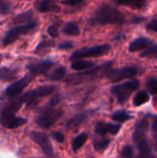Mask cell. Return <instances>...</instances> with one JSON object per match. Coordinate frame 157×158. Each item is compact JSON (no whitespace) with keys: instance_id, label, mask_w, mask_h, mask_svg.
Segmentation results:
<instances>
[{"instance_id":"6da1fadb","label":"cell","mask_w":157,"mask_h":158,"mask_svg":"<svg viewBox=\"0 0 157 158\" xmlns=\"http://www.w3.org/2000/svg\"><path fill=\"white\" fill-rule=\"evenodd\" d=\"M125 22V15L116 7L107 4L101 5L89 19V24L91 26L123 24Z\"/></svg>"},{"instance_id":"7a4b0ae2","label":"cell","mask_w":157,"mask_h":158,"mask_svg":"<svg viewBox=\"0 0 157 158\" xmlns=\"http://www.w3.org/2000/svg\"><path fill=\"white\" fill-rule=\"evenodd\" d=\"M112 65H113V62L108 61L103 65L97 66L94 69H89L87 71H84L81 73L69 74L65 79V82L69 85H79V84L86 82V81L96 80L97 78L105 76V72L112 67Z\"/></svg>"},{"instance_id":"3957f363","label":"cell","mask_w":157,"mask_h":158,"mask_svg":"<svg viewBox=\"0 0 157 158\" xmlns=\"http://www.w3.org/2000/svg\"><path fill=\"white\" fill-rule=\"evenodd\" d=\"M139 87L140 81L138 80H132L114 85L111 88V93L116 96L117 101L119 105H124L128 102L132 93L136 91Z\"/></svg>"},{"instance_id":"277c9868","label":"cell","mask_w":157,"mask_h":158,"mask_svg":"<svg viewBox=\"0 0 157 158\" xmlns=\"http://www.w3.org/2000/svg\"><path fill=\"white\" fill-rule=\"evenodd\" d=\"M62 115L63 111L61 109L46 105L40 110V115L35 118V123L43 129H49L62 117Z\"/></svg>"},{"instance_id":"5b68a950","label":"cell","mask_w":157,"mask_h":158,"mask_svg":"<svg viewBox=\"0 0 157 158\" xmlns=\"http://www.w3.org/2000/svg\"><path fill=\"white\" fill-rule=\"evenodd\" d=\"M140 73V69L135 66L123 67L119 69H109L105 76L113 83L119 82L123 80L132 79Z\"/></svg>"},{"instance_id":"8992f818","label":"cell","mask_w":157,"mask_h":158,"mask_svg":"<svg viewBox=\"0 0 157 158\" xmlns=\"http://www.w3.org/2000/svg\"><path fill=\"white\" fill-rule=\"evenodd\" d=\"M111 49V46L109 44H100V45H94L93 47L88 48H82L80 50L75 51L69 57L70 61H73L75 59L80 58H85V57H97L106 55Z\"/></svg>"},{"instance_id":"52a82bcc","label":"cell","mask_w":157,"mask_h":158,"mask_svg":"<svg viewBox=\"0 0 157 158\" xmlns=\"http://www.w3.org/2000/svg\"><path fill=\"white\" fill-rule=\"evenodd\" d=\"M55 86L53 85H48V86H39L33 90L28 91L26 93H24L23 94L19 95L21 97V99L23 100L24 104L27 105L28 107L32 106L36 101L41 98V97H44L47 96L49 94H51L54 91H55Z\"/></svg>"},{"instance_id":"ba28073f","label":"cell","mask_w":157,"mask_h":158,"mask_svg":"<svg viewBox=\"0 0 157 158\" xmlns=\"http://www.w3.org/2000/svg\"><path fill=\"white\" fill-rule=\"evenodd\" d=\"M36 27H37L36 22H29V23L22 24L20 26H17V27L10 29L6 32V36L3 40V44L4 45L11 44L12 43L17 41L20 36L28 34L29 32L34 31L36 29Z\"/></svg>"},{"instance_id":"9c48e42d","label":"cell","mask_w":157,"mask_h":158,"mask_svg":"<svg viewBox=\"0 0 157 158\" xmlns=\"http://www.w3.org/2000/svg\"><path fill=\"white\" fill-rule=\"evenodd\" d=\"M132 140L139 150V157H155L152 152V147L143 131L135 130L132 134Z\"/></svg>"},{"instance_id":"30bf717a","label":"cell","mask_w":157,"mask_h":158,"mask_svg":"<svg viewBox=\"0 0 157 158\" xmlns=\"http://www.w3.org/2000/svg\"><path fill=\"white\" fill-rule=\"evenodd\" d=\"M27 123V119L15 116V113L3 108L0 112V125L4 128L13 130L23 126Z\"/></svg>"},{"instance_id":"8fae6325","label":"cell","mask_w":157,"mask_h":158,"mask_svg":"<svg viewBox=\"0 0 157 158\" xmlns=\"http://www.w3.org/2000/svg\"><path fill=\"white\" fill-rule=\"evenodd\" d=\"M30 137L31 139L36 143L42 149V151L43 152V154L45 156H52L53 155V146L51 144L50 139L48 137L47 134L43 133V132H40V131H32L30 133Z\"/></svg>"},{"instance_id":"7c38bea8","label":"cell","mask_w":157,"mask_h":158,"mask_svg":"<svg viewBox=\"0 0 157 158\" xmlns=\"http://www.w3.org/2000/svg\"><path fill=\"white\" fill-rule=\"evenodd\" d=\"M35 76L32 73H29L24 76L22 79L15 81L11 85H9L6 90V94L9 97H16L21 94V92L29 85V83L32 81Z\"/></svg>"},{"instance_id":"4fadbf2b","label":"cell","mask_w":157,"mask_h":158,"mask_svg":"<svg viewBox=\"0 0 157 158\" xmlns=\"http://www.w3.org/2000/svg\"><path fill=\"white\" fill-rule=\"evenodd\" d=\"M121 129L120 124L106 123L104 121H98L95 125V132L101 136H105L107 133L116 135L119 132Z\"/></svg>"},{"instance_id":"5bb4252c","label":"cell","mask_w":157,"mask_h":158,"mask_svg":"<svg viewBox=\"0 0 157 158\" xmlns=\"http://www.w3.org/2000/svg\"><path fill=\"white\" fill-rule=\"evenodd\" d=\"M153 44H155V40H152L148 37H138L130 42L129 44V51L131 53L143 51Z\"/></svg>"},{"instance_id":"9a60e30c","label":"cell","mask_w":157,"mask_h":158,"mask_svg":"<svg viewBox=\"0 0 157 158\" xmlns=\"http://www.w3.org/2000/svg\"><path fill=\"white\" fill-rule=\"evenodd\" d=\"M53 65H54V62L52 60H43V61L38 62V63L30 64L27 66V69L34 76L44 75L50 69V68L53 67Z\"/></svg>"},{"instance_id":"2e32d148","label":"cell","mask_w":157,"mask_h":158,"mask_svg":"<svg viewBox=\"0 0 157 158\" xmlns=\"http://www.w3.org/2000/svg\"><path fill=\"white\" fill-rule=\"evenodd\" d=\"M54 2L55 0H37L34 6L40 12H59L60 6Z\"/></svg>"},{"instance_id":"e0dca14e","label":"cell","mask_w":157,"mask_h":158,"mask_svg":"<svg viewBox=\"0 0 157 158\" xmlns=\"http://www.w3.org/2000/svg\"><path fill=\"white\" fill-rule=\"evenodd\" d=\"M118 5L125 6L133 9H143L146 6V0H114Z\"/></svg>"},{"instance_id":"ac0fdd59","label":"cell","mask_w":157,"mask_h":158,"mask_svg":"<svg viewBox=\"0 0 157 158\" xmlns=\"http://www.w3.org/2000/svg\"><path fill=\"white\" fill-rule=\"evenodd\" d=\"M18 70L15 69H10L3 67L0 69V80L3 81H11L17 79Z\"/></svg>"},{"instance_id":"d6986e66","label":"cell","mask_w":157,"mask_h":158,"mask_svg":"<svg viewBox=\"0 0 157 158\" xmlns=\"http://www.w3.org/2000/svg\"><path fill=\"white\" fill-rule=\"evenodd\" d=\"M33 17V11L29 9L18 16H16L13 20H12V24H15V25H21V24H26V23H29L31 22V19Z\"/></svg>"},{"instance_id":"ffe728a7","label":"cell","mask_w":157,"mask_h":158,"mask_svg":"<svg viewBox=\"0 0 157 158\" xmlns=\"http://www.w3.org/2000/svg\"><path fill=\"white\" fill-rule=\"evenodd\" d=\"M150 101V94L148 91L142 90L136 94V95L133 98V105L136 107H139Z\"/></svg>"},{"instance_id":"44dd1931","label":"cell","mask_w":157,"mask_h":158,"mask_svg":"<svg viewBox=\"0 0 157 158\" xmlns=\"http://www.w3.org/2000/svg\"><path fill=\"white\" fill-rule=\"evenodd\" d=\"M95 64L92 61H87V60H81V58L80 59H75L72 61L71 63V69H75V70H84L90 68L94 67Z\"/></svg>"},{"instance_id":"7402d4cb","label":"cell","mask_w":157,"mask_h":158,"mask_svg":"<svg viewBox=\"0 0 157 158\" xmlns=\"http://www.w3.org/2000/svg\"><path fill=\"white\" fill-rule=\"evenodd\" d=\"M111 118H112L114 121L123 123V122H126V121H128V120H130V119H132L133 117H132L131 115H130L126 110H124V109H119V110L115 111V112L112 114Z\"/></svg>"},{"instance_id":"603a6c76","label":"cell","mask_w":157,"mask_h":158,"mask_svg":"<svg viewBox=\"0 0 157 158\" xmlns=\"http://www.w3.org/2000/svg\"><path fill=\"white\" fill-rule=\"evenodd\" d=\"M88 118V114L87 112H83L81 114H78L76 116H74L73 118H71L69 120H68L67 122V127L68 129H73L75 127L80 126L86 118Z\"/></svg>"},{"instance_id":"cb8c5ba5","label":"cell","mask_w":157,"mask_h":158,"mask_svg":"<svg viewBox=\"0 0 157 158\" xmlns=\"http://www.w3.org/2000/svg\"><path fill=\"white\" fill-rule=\"evenodd\" d=\"M87 140H88V134L87 133L82 132V133L79 134L72 141V150L74 152H77L79 149H81L84 145V143H86Z\"/></svg>"},{"instance_id":"d4e9b609","label":"cell","mask_w":157,"mask_h":158,"mask_svg":"<svg viewBox=\"0 0 157 158\" xmlns=\"http://www.w3.org/2000/svg\"><path fill=\"white\" fill-rule=\"evenodd\" d=\"M62 31L69 36H78L81 34V31L79 29V27L73 23V22H68L65 24V26L62 29Z\"/></svg>"},{"instance_id":"484cf974","label":"cell","mask_w":157,"mask_h":158,"mask_svg":"<svg viewBox=\"0 0 157 158\" xmlns=\"http://www.w3.org/2000/svg\"><path fill=\"white\" fill-rule=\"evenodd\" d=\"M67 69L66 67L64 66H60L58 68H56L49 76V80L53 81H58L60 80H62L64 78V76L66 75Z\"/></svg>"},{"instance_id":"4316f807","label":"cell","mask_w":157,"mask_h":158,"mask_svg":"<svg viewBox=\"0 0 157 158\" xmlns=\"http://www.w3.org/2000/svg\"><path fill=\"white\" fill-rule=\"evenodd\" d=\"M141 57H149V58H155L157 59V44H153L146 49H144L141 55Z\"/></svg>"},{"instance_id":"83f0119b","label":"cell","mask_w":157,"mask_h":158,"mask_svg":"<svg viewBox=\"0 0 157 158\" xmlns=\"http://www.w3.org/2000/svg\"><path fill=\"white\" fill-rule=\"evenodd\" d=\"M54 45H55V42L53 40H49V39H46V38L43 39L40 42V44L37 45V47L35 49V53H39V54L44 53L46 49H49Z\"/></svg>"},{"instance_id":"f1b7e54d","label":"cell","mask_w":157,"mask_h":158,"mask_svg":"<svg viewBox=\"0 0 157 158\" xmlns=\"http://www.w3.org/2000/svg\"><path fill=\"white\" fill-rule=\"evenodd\" d=\"M145 86L150 94H157V80L155 78H148L145 81Z\"/></svg>"},{"instance_id":"f546056e","label":"cell","mask_w":157,"mask_h":158,"mask_svg":"<svg viewBox=\"0 0 157 158\" xmlns=\"http://www.w3.org/2000/svg\"><path fill=\"white\" fill-rule=\"evenodd\" d=\"M110 143V140L107 139V138H103L101 140H97V141H94L93 143V147L96 151L98 152H102L104 150H105L108 145Z\"/></svg>"},{"instance_id":"4dcf8cb0","label":"cell","mask_w":157,"mask_h":158,"mask_svg":"<svg viewBox=\"0 0 157 158\" xmlns=\"http://www.w3.org/2000/svg\"><path fill=\"white\" fill-rule=\"evenodd\" d=\"M134 128H135V130H138V131L146 132V131L149 130V121H148L147 118L144 117L143 118L140 119V120L134 125Z\"/></svg>"},{"instance_id":"1f68e13d","label":"cell","mask_w":157,"mask_h":158,"mask_svg":"<svg viewBox=\"0 0 157 158\" xmlns=\"http://www.w3.org/2000/svg\"><path fill=\"white\" fill-rule=\"evenodd\" d=\"M152 118H153V122L151 126V131H152L153 138L155 140V150L157 152V115L152 116Z\"/></svg>"},{"instance_id":"d6a6232c","label":"cell","mask_w":157,"mask_h":158,"mask_svg":"<svg viewBox=\"0 0 157 158\" xmlns=\"http://www.w3.org/2000/svg\"><path fill=\"white\" fill-rule=\"evenodd\" d=\"M134 156V150L132 148V146L130 145H125L122 150H121V153H120V156L121 157H132Z\"/></svg>"},{"instance_id":"836d02e7","label":"cell","mask_w":157,"mask_h":158,"mask_svg":"<svg viewBox=\"0 0 157 158\" xmlns=\"http://www.w3.org/2000/svg\"><path fill=\"white\" fill-rule=\"evenodd\" d=\"M10 10V4L6 0H0V14H7Z\"/></svg>"},{"instance_id":"e575fe53","label":"cell","mask_w":157,"mask_h":158,"mask_svg":"<svg viewBox=\"0 0 157 158\" xmlns=\"http://www.w3.org/2000/svg\"><path fill=\"white\" fill-rule=\"evenodd\" d=\"M47 31H48L49 35H50L51 37H53V38H56V37H58V35H59L58 28H57V26H56V24L50 25V26L48 27V29H47Z\"/></svg>"},{"instance_id":"d590c367","label":"cell","mask_w":157,"mask_h":158,"mask_svg":"<svg viewBox=\"0 0 157 158\" xmlns=\"http://www.w3.org/2000/svg\"><path fill=\"white\" fill-rule=\"evenodd\" d=\"M146 29L151 31L157 32V19H152L146 24Z\"/></svg>"},{"instance_id":"8d00e7d4","label":"cell","mask_w":157,"mask_h":158,"mask_svg":"<svg viewBox=\"0 0 157 158\" xmlns=\"http://www.w3.org/2000/svg\"><path fill=\"white\" fill-rule=\"evenodd\" d=\"M60 100H61V97H60V95H55V96H53L51 99H50V101L48 102V106H57L59 103H60Z\"/></svg>"},{"instance_id":"74e56055","label":"cell","mask_w":157,"mask_h":158,"mask_svg":"<svg viewBox=\"0 0 157 158\" xmlns=\"http://www.w3.org/2000/svg\"><path fill=\"white\" fill-rule=\"evenodd\" d=\"M82 2H84V0H62L61 3L64 4V5L74 6H78L80 4H81Z\"/></svg>"},{"instance_id":"f35d334b","label":"cell","mask_w":157,"mask_h":158,"mask_svg":"<svg viewBox=\"0 0 157 158\" xmlns=\"http://www.w3.org/2000/svg\"><path fill=\"white\" fill-rule=\"evenodd\" d=\"M53 137L56 139V141H57L58 143H63L65 141V137L63 135L62 132H59V131H54L52 133Z\"/></svg>"},{"instance_id":"ab89813d","label":"cell","mask_w":157,"mask_h":158,"mask_svg":"<svg viewBox=\"0 0 157 158\" xmlns=\"http://www.w3.org/2000/svg\"><path fill=\"white\" fill-rule=\"evenodd\" d=\"M73 47V44L68 43V42H65V43H62L60 44H58V48L59 49H63V50H67V49H70Z\"/></svg>"},{"instance_id":"60d3db41","label":"cell","mask_w":157,"mask_h":158,"mask_svg":"<svg viewBox=\"0 0 157 158\" xmlns=\"http://www.w3.org/2000/svg\"><path fill=\"white\" fill-rule=\"evenodd\" d=\"M144 19H145V18H144V17H134V18L132 19L131 22H132V23L137 24V23H140V22L143 21Z\"/></svg>"}]
</instances>
